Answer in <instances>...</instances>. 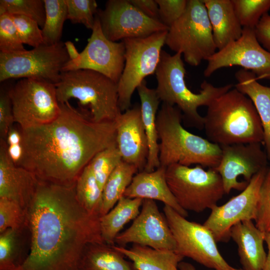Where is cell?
I'll list each match as a JSON object with an SVG mask.
<instances>
[{
    "label": "cell",
    "mask_w": 270,
    "mask_h": 270,
    "mask_svg": "<svg viewBox=\"0 0 270 270\" xmlns=\"http://www.w3.org/2000/svg\"><path fill=\"white\" fill-rule=\"evenodd\" d=\"M28 216L30 250L17 270H78L86 246L104 242L100 216L81 206L75 184L40 180Z\"/></svg>",
    "instance_id": "6da1fadb"
},
{
    "label": "cell",
    "mask_w": 270,
    "mask_h": 270,
    "mask_svg": "<svg viewBox=\"0 0 270 270\" xmlns=\"http://www.w3.org/2000/svg\"><path fill=\"white\" fill-rule=\"evenodd\" d=\"M47 124L20 129L22 157L18 166L39 180L72 186L100 152L116 144L115 122H96L69 102Z\"/></svg>",
    "instance_id": "7a4b0ae2"
},
{
    "label": "cell",
    "mask_w": 270,
    "mask_h": 270,
    "mask_svg": "<svg viewBox=\"0 0 270 270\" xmlns=\"http://www.w3.org/2000/svg\"><path fill=\"white\" fill-rule=\"evenodd\" d=\"M204 118L207 140L220 146L263 142L262 122L253 103L236 88L214 99Z\"/></svg>",
    "instance_id": "3957f363"
},
{
    "label": "cell",
    "mask_w": 270,
    "mask_h": 270,
    "mask_svg": "<svg viewBox=\"0 0 270 270\" xmlns=\"http://www.w3.org/2000/svg\"><path fill=\"white\" fill-rule=\"evenodd\" d=\"M182 117L177 106L166 103L158 112L160 166L196 164L216 168L221 158L220 147L186 130L182 124Z\"/></svg>",
    "instance_id": "277c9868"
},
{
    "label": "cell",
    "mask_w": 270,
    "mask_h": 270,
    "mask_svg": "<svg viewBox=\"0 0 270 270\" xmlns=\"http://www.w3.org/2000/svg\"><path fill=\"white\" fill-rule=\"evenodd\" d=\"M182 56L180 53L171 55L162 51L155 72L157 80L156 90L162 103L176 106L192 126L202 129L204 118L198 112V108L208 106L216 98L232 89L233 85L228 84L216 87L204 80L200 92H193L186 84V70Z\"/></svg>",
    "instance_id": "5b68a950"
},
{
    "label": "cell",
    "mask_w": 270,
    "mask_h": 270,
    "mask_svg": "<svg viewBox=\"0 0 270 270\" xmlns=\"http://www.w3.org/2000/svg\"><path fill=\"white\" fill-rule=\"evenodd\" d=\"M55 86L59 103L78 100L94 122H114L122 112L118 84L100 73L88 69L63 72Z\"/></svg>",
    "instance_id": "8992f818"
},
{
    "label": "cell",
    "mask_w": 270,
    "mask_h": 270,
    "mask_svg": "<svg viewBox=\"0 0 270 270\" xmlns=\"http://www.w3.org/2000/svg\"><path fill=\"white\" fill-rule=\"evenodd\" d=\"M165 44L183 55L184 61L193 66L207 60L216 52L202 0H188L182 15L169 28Z\"/></svg>",
    "instance_id": "52a82bcc"
},
{
    "label": "cell",
    "mask_w": 270,
    "mask_h": 270,
    "mask_svg": "<svg viewBox=\"0 0 270 270\" xmlns=\"http://www.w3.org/2000/svg\"><path fill=\"white\" fill-rule=\"evenodd\" d=\"M166 178L178 205L186 211L201 212L212 209L226 194L222 178L215 168L174 164L166 168Z\"/></svg>",
    "instance_id": "ba28073f"
},
{
    "label": "cell",
    "mask_w": 270,
    "mask_h": 270,
    "mask_svg": "<svg viewBox=\"0 0 270 270\" xmlns=\"http://www.w3.org/2000/svg\"><path fill=\"white\" fill-rule=\"evenodd\" d=\"M70 60L64 42L42 44L30 50L0 52V82L13 78H36L54 84Z\"/></svg>",
    "instance_id": "9c48e42d"
},
{
    "label": "cell",
    "mask_w": 270,
    "mask_h": 270,
    "mask_svg": "<svg viewBox=\"0 0 270 270\" xmlns=\"http://www.w3.org/2000/svg\"><path fill=\"white\" fill-rule=\"evenodd\" d=\"M168 32L122 40L126 48L125 64L118 83V104L122 112L130 108L132 94L144 78L155 74Z\"/></svg>",
    "instance_id": "30bf717a"
},
{
    "label": "cell",
    "mask_w": 270,
    "mask_h": 270,
    "mask_svg": "<svg viewBox=\"0 0 270 270\" xmlns=\"http://www.w3.org/2000/svg\"><path fill=\"white\" fill-rule=\"evenodd\" d=\"M14 121L20 129L54 120L60 111L54 84L44 80L20 79L9 90Z\"/></svg>",
    "instance_id": "8fae6325"
},
{
    "label": "cell",
    "mask_w": 270,
    "mask_h": 270,
    "mask_svg": "<svg viewBox=\"0 0 270 270\" xmlns=\"http://www.w3.org/2000/svg\"><path fill=\"white\" fill-rule=\"evenodd\" d=\"M163 212L172 234L177 254L211 270L234 268L222 256L213 234L204 224L187 220L166 205Z\"/></svg>",
    "instance_id": "7c38bea8"
},
{
    "label": "cell",
    "mask_w": 270,
    "mask_h": 270,
    "mask_svg": "<svg viewBox=\"0 0 270 270\" xmlns=\"http://www.w3.org/2000/svg\"><path fill=\"white\" fill-rule=\"evenodd\" d=\"M207 62L206 77L221 68L238 66L252 72L258 80H270V52L260 44L254 29L243 28L240 38L216 51Z\"/></svg>",
    "instance_id": "4fadbf2b"
},
{
    "label": "cell",
    "mask_w": 270,
    "mask_h": 270,
    "mask_svg": "<svg viewBox=\"0 0 270 270\" xmlns=\"http://www.w3.org/2000/svg\"><path fill=\"white\" fill-rule=\"evenodd\" d=\"M96 16L104 34L113 42L169 30L160 22L144 15L130 0H109L104 10H98Z\"/></svg>",
    "instance_id": "5bb4252c"
},
{
    "label": "cell",
    "mask_w": 270,
    "mask_h": 270,
    "mask_svg": "<svg viewBox=\"0 0 270 270\" xmlns=\"http://www.w3.org/2000/svg\"><path fill=\"white\" fill-rule=\"evenodd\" d=\"M267 168L256 174L240 194L210 210L211 212L203 224L211 232L216 242H228L230 230L237 223L256 220L260 189Z\"/></svg>",
    "instance_id": "9a60e30c"
},
{
    "label": "cell",
    "mask_w": 270,
    "mask_h": 270,
    "mask_svg": "<svg viewBox=\"0 0 270 270\" xmlns=\"http://www.w3.org/2000/svg\"><path fill=\"white\" fill-rule=\"evenodd\" d=\"M124 42H113L104 34L96 14L94 26L88 44L78 56L70 60L63 72L79 69L100 73L118 83L125 64Z\"/></svg>",
    "instance_id": "2e32d148"
},
{
    "label": "cell",
    "mask_w": 270,
    "mask_h": 270,
    "mask_svg": "<svg viewBox=\"0 0 270 270\" xmlns=\"http://www.w3.org/2000/svg\"><path fill=\"white\" fill-rule=\"evenodd\" d=\"M262 144L220 146L221 158L215 169L220 176L226 194L232 190H243L256 174L268 166V158Z\"/></svg>",
    "instance_id": "e0dca14e"
},
{
    "label": "cell",
    "mask_w": 270,
    "mask_h": 270,
    "mask_svg": "<svg viewBox=\"0 0 270 270\" xmlns=\"http://www.w3.org/2000/svg\"><path fill=\"white\" fill-rule=\"evenodd\" d=\"M125 246L137 244L154 248L174 250L176 243L164 214L155 200L144 199L132 224L116 237L114 244Z\"/></svg>",
    "instance_id": "ac0fdd59"
},
{
    "label": "cell",
    "mask_w": 270,
    "mask_h": 270,
    "mask_svg": "<svg viewBox=\"0 0 270 270\" xmlns=\"http://www.w3.org/2000/svg\"><path fill=\"white\" fill-rule=\"evenodd\" d=\"M116 142L122 160L144 170L148 156V145L140 106L120 113L114 120Z\"/></svg>",
    "instance_id": "d6986e66"
},
{
    "label": "cell",
    "mask_w": 270,
    "mask_h": 270,
    "mask_svg": "<svg viewBox=\"0 0 270 270\" xmlns=\"http://www.w3.org/2000/svg\"><path fill=\"white\" fill-rule=\"evenodd\" d=\"M0 198L12 200L28 214L40 180L9 158L7 144L0 139Z\"/></svg>",
    "instance_id": "ffe728a7"
},
{
    "label": "cell",
    "mask_w": 270,
    "mask_h": 270,
    "mask_svg": "<svg viewBox=\"0 0 270 270\" xmlns=\"http://www.w3.org/2000/svg\"><path fill=\"white\" fill-rule=\"evenodd\" d=\"M166 168L160 166L152 172H139L133 178L124 196L160 201L186 218L188 212L178 205L170 192L166 180Z\"/></svg>",
    "instance_id": "44dd1931"
},
{
    "label": "cell",
    "mask_w": 270,
    "mask_h": 270,
    "mask_svg": "<svg viewBox=\"0 0 270 270\" xmlns=\"http://www.w3.org/2000/svg\"><path fill=\"white\" fill-rule=\"evenodd\" d=\"M265 234L248 220L230 230V236L238 246L240 262L244 270H262L266 254L264 248Z\"/></svg>",
    "instance_id": "7402d4cb"
},
{
    "label": "cell",
    "mask_w": 270,
    "mask_h": 270,
    "mask_svg": "<svg viewBox=\"0 0 270 270\" xmlns=\"http://www.w3.org/2000/svg\"><path fill=\"white\" fill-rule=\"evenodd\" d=\"M212 28L214 42L220 50L240 38L243 28L234 10L232 0H202Z\"/></svg>",
    "instance_id": "603a6c76"
},
{
    "label": "cell",
    "mask_w": 270,
    "mask_h": 270,
    "mask_svg": "<svg viewBox=\"0 0 270 270\" xmlns=\"http://www.w3.org/2000/svg\"><path fill=\"white\" fill-rule=\"evenodd\" d=\"M234 76L238 82L235 88L251 100L259 116L264 132L262 142L270 160V87L258 82L254 74L243 68Z\"/></svg>",
    "instance_id": "cb8c5ba5"
},
{
    "label": "cell",
    "mask_w": 270,
    "mask_h": 270,
    "mask_svg": "<svg viewBox=\"0 0 270 270\" xmlns=\"http://www.w3.org/2000/svg\"><path fill=\"white\" fill-rule=\"evenodd\" d=\"M136 90L140 100L142 118L148 145V156L144 170L150 172L160 166L156 116L161 101L156 90L148 88L145 80Z\"/></svg>",
    "instance_id": "d4e9b609"
},
{
    "label": "cell",
    "mask_w": 270,
    "mask_h": 270,
    "mask_svg": "<svg viewBox=\"0 0 270 270\" xmlns=\"http://www.w3.org/2000/svg\"><path fill=\"white\" fill-rule=\"evenodd\" d=\"M113 246L132 262L136 270H180L178 264L184 258L174 250L137 244H133L130 248Z\"/></svg>",
    "instance_id": "484cf974"
},
{
    "label": "cell",
    "mask_w": 270,
    "mask_h": 270,
    "mask_svg": "<svg viewBox=\"0 0 270 270\" xmlns=\"http://www.w3.org/2000/svg\"><path fill=\"white\" fill-rule=\"evenodd\" d=\"M142 200L123 196L108 212L100 216V228L104 242L114 245L116 237L125 225L139 214Z\"/></svg>",
    "instance_id": "4316f807"
},
{
    "label": "cell",
    "mask_w": 270,
    "mask_h": 270,
    "mask_svg": "<svg viewBox=\"0 0 270 270\" xmlns=\"http://www.w3.org/2000/svg\"><path fill=\"white\" fill-rule=\"evenodd\" d=\"M78 270H133L124 256L104 242L88 244L82 253Z\"/></svg>",
    "instance_id": "83f0119b"
},
{
    "label": "cell",
    "mask_w": 270,
    "mask_h": 270,
    "mask_svg": "<svg viewBox=\"0 0 270 270\" xmlns=\"http://www.w3.org/2000/svg\"><path fill=\"white\" fill-rule=\"evenodd\" d=\"M138 172L134 166L122 160L110 174L102 190L101 216L108 212L122 197Z\"/></svg>",
    "instance_id": "f1b7e54d"
},
{
    "label": "cell",
    "mask_w": 270,
    "mask_h": 270,
    "mask_svg": "<svg viewBox=\"0 0 270 270\" xmlns=\"http://www.w3.org/2000/svg\"><path fill=\"white\" fill-rule=\"evenodd\" d=\"M75 190L78 202L86 211L101 216L102 190L89 164L78 178Z\"/></svg>",
    "instance_id": "f546056e"
},
{
    "label": "cell",
    "mask_w": 270,
    "mask_h": 270,
    "mask_svg": "<svg viewBox=\"0 0 270 270\" xmlns=\"http://www.w3.org/2000/svg\"><path fill=\"white\" fill-rule=\"evenodd\" d=\"M46 20L42 29L44 44H54L60 42L63 26L67 19L66 0H44Z\"/></svg>",
    "instance_id": "4dcf8cb0"
},
{
    "label": "cell",
    "mask_w": 270,
    "mask_h": 270,
    "mask_svg": "<svg viewBox=\"0 0 270 270\" xmlns=\"http://www.w3.org/2000/svg\"><path fill=\"white\" fill-rule=\"evenodd\" d=\"M28 229L8 228L0 233V270H17L21 265L20 240L23 232Z\"/></svg>",
    "instance_id": "1f68e13d"
},
{
    "label": "cell",
    "mask_w": 270,
    "mask_h": 270,
    "mask_svg": "<svg viewBox=\"0 0 270 270\" xmlns=\"http://www.w3.org/2000/svg\"><path fill=\"white\" fill-rule=\"evenodd\" d=\"M236 15L242 28L254 29L270 10V0H232Z\"/></svg>",
    "instance_id": "d6a6232c"
},
{
    "label": "cell",
    "mask_w": 270,
    "mask_h": 270,
    "mask_svg": "<svg viewBox=\"0 0 270 270\" xmlns=\"http://www.w3.org/2000/svg\"><path fill=\"white\" fill-rule=\"evenodd\" d=\"M122 160L117 144H115L98 152L89 163L102 190L108 178Z\"/></svg>",
    "instance_id": "836d02e7"
},
{
    "label": "cell",
    "mask_w": 270,
    "mask_h": 270,
    "mask_svg": "<svg viewBox=\"0 0 270 270\" xmlns=\"http://www.w3.org/2000/svg\"><path fill=\"white\" fill-rule=\"evenodd\" d=\"M20 14L36 20L42 28L46 20L44 0H0V14Z\"/></svg>",
    "instance_id": "e575fe53"
},
{
    "label": "cell",
    "mask_w": 270,
    "mask_h": 270,
    "mask_svg": "<svg viewBox=\"0 0 270 270\" xmlns=\"http://www.w3.org/2000/svg\"><path fill=\"white\" fill-rule=\"evenodd\" d=\"M8 228H28V214L16 202L0 198V233Z\"/></svg>",
    "instance_id": "d590c367"
},
{
    "label": "cell",
    "mask_w": 270,
    "mask_h": 270,
    "mask_svg": "<svg viewBox=\"0 0 270 270\" xmlns=\"http://www.w3.org/2000/svg\"><path fill=\"white\" fill-rule=\"evenodd\" d=\"M67 19L73 24H81L86 28H93L98 12L95 0H66Z\"/></svg>",
    "instance_id": "8d00e7d4"
},
{
    "label": "cell",
    "mask_w": 270,
    "mask_h": 270,
    "mask_svg": "<svg viewBox=\"0 0 270 270\" xmlns=\"http://www.w3.org/2000/svg\"><path fill=\"white\" fill-rule=\"evenodd\" d=\"M12 20L8 13L0 14V52L12 54L26 50Z\"/></svg>",
    "instance_id": "74e56055"
},
{
    "label": "cell",
    "mask_w": 270,
    "mask_h": 270,
    "mask_svg": "<svg viewBox=\"0 0 270 270\" xmlns=\"http://www.w3.org/2000/svg\"><path fill=\"white\" fill-rule=\"evenodd\" d=\"M23 44L36 48L44 44L42 29L34 20L20 14H10Z\"/></svg>",
    "instance_id": "f35d334b"
},
{
    "label": "cell",
    "mask_w": 270,
    "mask_h": 270,
    "mask_svg": "<svg viewBox=\"0 0 270 270\" xmlns=\"http://www.w3.org/2000/svg\"><path fill=\"white\" fill-rule=\"evenodd\" d=\"M255 222L262 232H270V162L260 189Z\"/></svg>",
    "instance_id": "ab89813d"
},
{
    "label": "cell",
    "mask_w": 270,
    "mask_h": 270,
    "mask_svg": "<svg viewBox=\"0 0 270 270\" xmlns=\"http://www.w3.org/2000/svg\"><path fill=\"white\" fill-rule=\"evenodd\" d=\"M188 0H156L160 22L168 28L184 12Z\"/></svg>",
    "instance_id": "60d3db41"
},
{
    "label": "cell",
    "mask_w": 270,
    "mask_h": 270,
    "mask_svg": "<svg viewBox=\"0 0 270 270\" xmlns=\"http://www.w3.org/2000/svg\"><path fill=\"white\" fill-rule=\"evenodd\" d=\"M9 90L1 87L0 92V136L4 140L15 122Z\"/></svg>",
    "instance_id": "b9f144b4"
},
{
    "label": "cell",
    "mask_w": 270,
    "mask_h": 270,
    "mask_svg": "<svg viewBox=\"0 0 270 270\" xmlns=\"http://www.w3.org/2000/svg\"><path fill=\"white\" fill-rule=\"evenodd\" d=\"M254 32L260 44L270 52V14L266 13L262 16Z\"/></svg>",
    "instance_id": "7bdbcfd3"
},
{
    "label": "cell",
    "mask_w": 270,
    "mask_h": 270,
    "mask_svg": "<svg viewBox=\"0 0 270 270\" xmlns=\"http://www.w3.org/2000/svg\"><path fill=\"white\" fill-rule=\"evenodd\" d=\"M130 1L144 15L160 22L158 6L156 0H130Z\"/></svg>",
    "instance_id": "ee69618b"
},
{
    "label": "cell",
    "mask_w": 270,
    "mask_h": 270,
    "mask_svg": "<svg viewBox=\"0 0 270 270\" xmlns=\"http://www.w3.org/2000/svg\"><path fill=\"white\" fill-rule=\"evenodd\" d=\"M7 152L10 160L18 166L23 155V148L22 144L7 145Z\"/></svg>",
    "instance_id": "f6af8a7d"
},
{
    "label": "cell",
    "mask_w": 270,
    "mask_h": 270,
    "mask_svg": "<svg viewBox=\"0 0 270 270\" xmlns=\"http://www.w3.org/2000/svg\"><path fill=\"white\" fill-rule=\"evenodd\" d=\"M8 146L22 144V136L20 130L13 126L8 131L5 140Z\"/></svg>",
    "instance_id": "bcb514c9"
},
{
    "label": "cell",
    "mask_w": 270,
    "mask_h": 270,
    "mask_svg": "<svg viewBox=\"0 0 270 270\" xmlns=\"http://www.w3.org/2000/svg\"><path fill=\"white\" fill-rule=\"evenodd\" d=\"M64 44L70 60L76 58L78 56L80 53L78 52L74 44L70 41H68L64 42Z\"/></svg>",
    "instance_id": "7dc6e473"
},
{
    "label": "cell",
    "mask_w": 270,
    "mask_h": 270,
    "mask_svg": "<svg viewBox=\"0 0 270 270\" xmlns=\"http://www.w3.org/2000/svg\"><path fill=\"white\" fill-rule=\"evenodd\" d=\"M264 241L268 246V253L262 270H270V232L265 233Z\"/></svg>",
    "instance_id": "c3c4849f"
},
{
    "label": "cell",
    "mask_w": 270,
    "mask_h": 270,
    "mask_svg": "<svg viewBox=\"0 0 270 270\" xmlns=\"http://www.w3.org/2000/svg\"><path fill=\"white\" fill-rule=\"evenodd\" d=\"M180 270H198L190 262L182 261L178 264Z\"/></svg>",
    "instance_id": "681fc988"
},
{
    "label": "cell",
    "mask_w": 270,
    "mask_h": 270,
    "mask_svg": "<svg viewBox=\"0 0 270 270\" xmlns=\"http://www.w3.org/2000/svg\"><path fill=\"white\" fill-rule=\"evenodd\" d=\"M230 270H244V269H237V268H233L232 269Z\"/></svg>",
    "instance_id": "f907efd6"
}]
</instances>
